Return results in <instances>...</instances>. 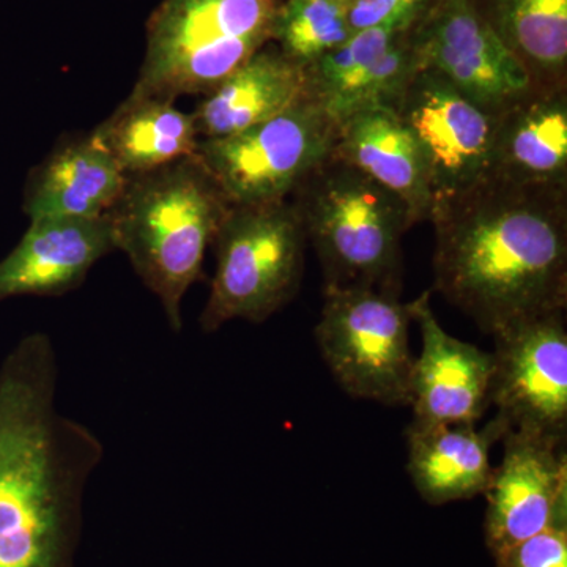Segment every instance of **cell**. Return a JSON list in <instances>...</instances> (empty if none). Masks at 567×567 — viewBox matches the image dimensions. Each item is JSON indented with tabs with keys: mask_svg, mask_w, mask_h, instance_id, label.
Segmentation results:
<instances>
[{
	"mask_svg": "<svg viewBox=\"0 0 567 567\" xmlns=\"http://www.w3.org/2000/svg\"><path fill=\"white\" fill-rule=\"evenodd\" d=\"M92 134L126 177L189 158L200 142L193 114L166 100L132 95Z\"/></svg>",
	"mask_w": 567,
	"mask_h": 567,
	"instance_id": "20",
	"label": "cell"
},
{
	"mask_svg": "<svg viewBox=\"0 0 567 567\" xmlns=\"http://www.w3.org/2000/svg\"><path fill=\"white\" fill-rule=\"evenodd\" d=\"M537 87L567 84V0H470Z\"/></svg>",
	"mask_w": 567,
	"mask_h": 567,
	"instance_id": "21",
	"label": "cell"
},
{
	"mask_svg": "<svg viewBox=\"0 0 567 567\" xmlns=\"http://www.w3.org/2000/svg\"><path fill=\"white\" fill-rule=\"evenodd\" d=\"M230 204L197 155L128 177L107 215L115 251L128 257L142 284L158 297L171 330L181 333L186 292L204 276Z\"/></svg>",
	"mask_w": 567,
	"mask_h": 567,
	"instance_id": "3",
	"label": "cell"
},
{
	"mask_svg": "<svg viewBox=\"0 0 567 567\" xmlns=\"http://www.w3.org/2000/svg\"><path fill=\"white\" fill-rule=\"evenodd\" d=\"M432 0H349L347 20L353 33L383 25L412 24Z\"/></svg>",
	"mask_w": 567,
	"mask_h": 567,
	"instance_id": "25",
	"label": "cell"
},
{
	"mask_svg": "<svg viewBox=\"0 0 567 567\" xmlns=\"http://www.w3.org/2000/svg\"><path fill=\"white\" fill-rule=\"evenodd\" d=\"M435 290L486 333L567 308V186L484 175L435 197Z\"/></svg>",
	"mask_w": 567,
	"mask_h": 567,
	"instance_id": "1",
	"label": "cell"
},
{
	"mask_svg": "<svg viewBox=\"0 0 567 567\" xmlns=\"http://www.w3.org/2000/svg\"><path fill=\"white\" fill-rule=\"evenodd\" d=\"M333 155L398 196L413 226L431 219L434 192L427 164L393 110L368 107L339 121Z\"/></svg>",
	"mask_w": 567,
	"mask_h": 567,
	"instance_id": "16",
	"label": "cell"
},
{
	"mask_svg": "<svg viewBox=\"0 0 567 567\" xmlns=\"http://www.w3.org/2000/svg\"><path fill=\"white\" fill-rule=\"evenodd\" d=\"M112 251L110 215L32 219L20 244L0 262V301L69 293Z\"/></svg>",
	"mask_w": 567,
	"mask_h": 567,
	"instance_id": "14",
	"label": "cell"
},
{
	"mask_svg": "<svg viewBox=\"0 0 567 567\" xmlns=\"http://www.w3.org/2000/svg\"><path fill=\"white\" fill-rule=\"evenodd\" d=\"M58 385L47 333L22 338L0 365V567H74L104 446L59 410Z\"/></svg>",
	"mask_w": 567,
	"mask_h": 567,
	"instance_id": "2",
	"label": "cell"
},
{
	"mask_svg": "<svg viewBox=\"0 0 567 567\" xmlns=\"http://www.w3.org/2000/svg\"><path fill=\"white\" fill-rule=\"evenodd\" d=\"M308 95L305 66L267 44L219 82L193 112L200 140H219L271 121Z\"/></svg>",
	"mask_w": 567,
	"mask_h": 567,
	"instance_id": "18",
	"label": "cell"
},
{
	"mask_svg": "<svg viewBox=\"0 0 567 567\" xmlns=\"http://www.w3.org/2000/svg\"><path fill=\"white\" fill-rule=\"evenodd\" d=\"M566 311L535 317L492 334L491 405L507 431L567 436Z\"/></svg>",
	"mask_w": 567,
	"mask_h": 567,
	"instance_id": "9",
	"label": "cell"
},
{
	"mask_svg": "<svg viewBox=\"0 0 567 567\" xmlns=\"http://www.w3.org/2000/svg\"><path fill=\"white\" fill-rule=\"evenodd\" d=\"M286 0H164L147 22V51L132 96L175 103L207 95L274 43Z\"/></svg>",
	"mask_w": 567,
	"mask_h": 567,
	"instance_id": "5",
	"label": "cell"
},
{
	"mask_svg": "<svg viewBox=\"0 0 567 567\" xmlns=\"http://www.w3.org/2000/svg\"><path fill=\"white\" fill-rule=\"evenodd\" d=\"M410 35L420 70L442 74L494 117L532 87L527 73L470 0H432Z\"/></svg>",
	"mask_w": 567,
	"mask_h": 567,
	"instance_id": "10",
	"label": "cell"
},
{
	"mask_svg": "<svg viewBox=\"0 0 567 567\" xmlns=\"http://www.w3.org/2000/svg\"><path fill=\"white\" fill-rule=\"evenodd\" d=\"M420 328L410 404L417 424H476L491 405L494 358L447 334L432 311L431 292L406 305Z\"/></svg>",
	"mask_w": 567,
	"mask_h": 567,
	"instance_id": "13",
	"label": "cell"
},
{
	"mask_svg": "<svg viewBox=\"0 0 567 567\" xmlns=\"http://www.w3.org/2000/svg\"><path fill=\"white\" fill-rule=\"evenodd\" d=\"M494 558L496 567H567V527L544 529Z\"/></svg>",
	"mask_w": 567,
	"mask_h": 567,
	"instance_id": "24",
	"label": "cell"
},
{
	"mask_svg": "<svg viewBox=\"0 0 567 567\" xmlns=\"http://www.w3.org/2000/svg\"><path fill=\"white\" fill-rule=\"evenodd\" d=\"M412 24L383 25L353 33L344 44L306 66L309 95L336 122L342 121L353 111L358 93L380 55L402 29Z\"/></svg>",
	"mask_w": 567,
	"mask_h": 567,
	"instance_id": "22",
	"label": "cell"
},
{
	"mask_svg": "<svg viewBox=\"0 0 567 567\" xmlns=\"http://www.w3.org/2000/svg\"><path fill=\"white\" fill-rule=\"evenodd\" d=\"M316 339L324 363L347 394L385 405H409L415 357L410 312L398 292L324 289Z\"/></svg>",
	"mask_w": 567,
	"mask_h": 567,
	"instance_id": "7",
	"label": "cell"
},
{
	"mask_svg": "<svg viewBox=\"0 0 567 567\" xmlns=\"http://www.w3.org/2000/svg\"><path fill=\"white\" fill-rule=\"evenodd\" d=\"M488 175L567 186V84L533 85L495 117Z\"/></svg>",
	"mask_w": 567,
	"mask_h": 567,
	"instance_id": "15",
	"label": "cell"
},
{
	"mask_svg": "<svg viewBox=\"0 0 567 567\" xmlns=\"http://www.w3.org/2000/svg\"><path fill=\"white\" fill-rule=\"evenodd\" d=\"M128 177L91 134L51 153L29 177V218H100L121 200Z\"/></svg>",
	"mask_w": 567,
	"mask_h": 567,
	"instance_id": "19",
	"label": "cell"
},
{
	"mask_svg": "<svg viewBox=\"0 0 567 567\" xmlns=\"http://www.w3.org/2000/svg\"><path fill=\"white\" fill-rule=\"evenodd\" d=\"M338 122L306 95L271 121L200 140L197 158L230 205L281 203L333 155Z\"/></svg>",
	"mask_w": 567,
	"mask_h": 567,
	"instance_id": "8",
	"label": "cell"
},
{
	"mask_svg": "<svg viewBox=\"0 0 567 567\" xmlns=\"http://www.w3.org/2000/svg\"><path fill=\"white\" fill-rule=\"evenodd\" d=\"M494 466L484 535L492 555L548 528L567 527L565 440L507 431Z\"/></svg>",
	"mask_w": 567,
	"mask_h": 567,
	"instance_id": "12",
	"label": "cell"
},
{
	"mask_svg": "<svg viewBox=\"0 0 567 567\" xmlns=\"http://www.w3.org/2000/svg\"><path fill=\"white\" fill-rule=\"evenodd\" d=\"M423 153L435 197L487 174L495 117L434 70H417L394 107Z\"/></svg>",
	"mask_w": 567,
	"mask_h": 567,
	"instance_id": "11",
	"label": "cell"
},
{
	"mask_svg": "<svg viewBox=\"0 0 567 567\" xmlns=\"http://www.w3.org/2000/svg\"><path fill=\"white\" fill-rule=\"evenodd\" d=\"M306 240L315 246L324 289L401 293L405 204L352 164L331 155L293 193Z\"/></svg>",
	"mask_w": 567,
	"mask_h": 567,
	"instance_id": "4",
	"label": "cell"
},
{
	"mask_svg": "<svg viewBox=\"0 0 567 567\" xmlns=\"http://www.w3.org/2000/svg\"><path fill=\"white\" fill-rule=\"evenodd\" d=\"M306 234L289 200L230 205L216 233V268L200 315L204 333L230 320L262 323L298 293Z\"/></svg>",
	"mask_w": 567,
	"mask_h": 567,
	"instance_id": "6",
	"label": "cell"
},
{
	"mask_svg": "<svg viewBox=\"0 0 567 567\" xmlns=\"http://www.w3.org/2000/svg\"><path fill=\"white\" fill-rule=\"evenodd\" d=\"M347 10L349 0H286L276 20L274 43L306 69L353 35Z\"/></svg>",
	"mask_w": 567,
	"mask_h": 567,
	"instance_id": "23",
	"label": "cell"
},
{
	"mask_svg": "<svg viewBox=\"0 0 567 567\" xmlns=\"http://www.w3.org/2000/svg\"><path fill=\"white\" fill-rule=\"evenodd\" d=\"M505 434L498 417L483 431L476 424H410L409 473L417 494L432 506L484 495L494 473L491 447Z\"/></svg>",
	"mask_w": 567,
	"mask_h": 567,
	"instance_id": "17",
	"label": "cell"
}]
</instances>
